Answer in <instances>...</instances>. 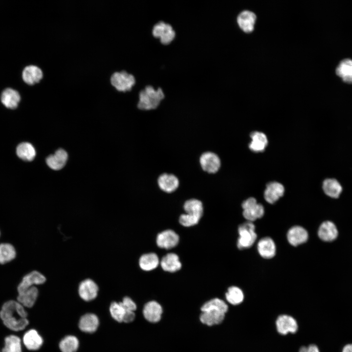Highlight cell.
Returning a JSON list of instances; mask_svg holds the SVG:
<instances>
[{
  "mask_svg": "<svg viewBox=\"0 0 352 352\" xmlns=\"http://www.w3.org/2000/svg\"><path fill=\"white\" fill-rule=\"evenodd\" d=\"M27 315L24 307L15 300L5 302L0 311V317L3 324L15 331L22 330L27 326Z\"/></svg>",
  "mask_w": 352,
  "mask_h": 352,
  "instance_id": "6da1fadb",
  "label": "cell"
},
{
  "mask_svg": "<svg viewBox=\"0 0 352 352\" xmlns=\"http://www.w3.org/2000/svg\"><path fill=\"white\" fill-rule=\"evenodd\" d=\"M200 310V322L208 326H212L222 322L228 307L222 300L215 298L205 302L201 306Z\"/></svg>",
  "mask_w": 352,
  "mask_h": 352,
  "instance_id": "7a4b0ae2",
  "label": "cell"
},
{
  "mask_svg": "<svg viewBox=\"0 0 352 352\" xmlns=\"http://www.w3.org/2000/svg\"><path fill=\"white\" fill-rule=\"evenodd\" d=\"M164 97L161 88L156 90L153 87L148 86L139 93L137 109L144 111L155 110L160 106Z\"/></svg>",
  "mask_w": 352,
  "mask_h": 352,
  "instance_id": "3957f363",
  "label": "cell"
},
{
  "mask_svg": "<svg viewBox=\"0 0 352 352\" xmlns=\"http://www.w3.org/2000/svg\"><path fill=\"white\" fill-rule=\"evenodd\" d=\"M110 85L117 91L126 92L132 90L135 83L133 75L123 70L113 72L110 77Z\"/></svg>",
  "mask_w": 352,
  "mask_h": 352,
  "instance_id": "277c9868",
  "label": "cell"
},
{
  "mask_svg": "<svg viewBox=\"0 0 352 352\" xmlns=\"http://www.w3.org/2000/svg\"><path fill=\"white\" fill-rule=\"evenodd\" d=\"M255 226L252 222L247 221L241 224L238 227L239 237L237 241V246L240 249H244L251 247L257 239Z\"/></svg>",
  "mask_w": 352,
  "mask_h": 352,
  "instance_id": "5b68a950",
  "label": "cell"
},
{
  "mask_svg": "<svg viewBox=\"0 0 352 352\" xmlns=\"http://www.w3.org/2000/svg\"><path fill=\"white\" fill-rule=\"evenodd\" d=\"M199 164L204 172L209 175H215L220 171L222 163L218 154L212 151H206L200 154Z\"/></svg>",
  "mask_w": 352,
  "mask_h": 352,
  "instance_id": "8992f818",
  "label": "cell"
},
{
  "mask_svg": "<svg viewBox=\"0 0 352 352\" xmlns=\"http://www.w3.org/2000/svg\"><path fill=\"white\" fill-rule=\"evenodd\" d=\"M99 286L92 279L87 278L78 284L77 292L80 298L84 301L90 302L95 300L98 295Z\"/></svg>",
  "mask_w": 352,
  "mask_h": 352,
  "instance_id": "52a82bcc",
  "label": "cell"
},
{
  "mask_svg": "<svg viewBox=\"0 0 352 352\" xmlns=\"http://www.w3.org/2000/svg\"><path fill=\"white\" fill-rule=\"evenodd\" d=\"M243 216L248 221L252 222L261 218L264 215V206L258 203L253 197L245 200L242 203Z\"/></svg>",
  "mask_w": 352,
  "mask_h": 352,
  "instance_id": "ba28073f",
  "label": "cell"
},
{
  "mask_svg": "<svg viewBox=\"0 0 352 352\" xmlns=\"http://www.w3.org/2000/svg\"><path fill=\"white\" fill-rule=\"evenodd\" d=\"M46 280V277L42 272L33 270L23 277L17 287L18 292H22L33 286L43 285Z\"/></svg>",
  "mask_w": 352,
  "mask_h": 352,
  "instance_id": "9c48e42d",
  "label": "cell"
},
{
  "mask_svg": "<svg viewBox=\"0 0 352 352\" xmlns=\"http://www.w3.org/2000/svg\"><path fill=\"white\" fill-rule=\"evenodd\" d=\"M157 184L159 190L167 194L176 192L180 185L179 178L175 175L164 173L157 179Z\"/></svg>",
  "mask_w": 352,
  "mask_h": 352,
  "instance_id": "30bf717a",
  "label": "cell"
},
{
  "mask_svg": "<svg viewBox=\"0 0 352 352\" xmlns=\"http://www.w3.org/2000/svg\"><path fill=\"white\" fill-rule=\"evenodd\" d=\"M275 325L278 332L284 335L289 333H294L298 328L296 320L287 314L279 315L276 320Z\"/></svg>",
  "mask_w": 352,
  "mask_h": 352,
  "instance_id": "8fae6325",
  "label": "cell"
},
{
  "mask_svg": "<svg viewBox=\"0 0 352 352\" xmlns=\"http://www.w3.org/2000/svg\"><path fill=\"white\" fill-rule=\"evenodd\" d=\"M153 34L154 37L159 38L161 43L164 44H170L176 35L172 26L163 22H159L154 25Z\"/></svg>",
  "mask_w": 352,
  "mask_h": 352,
  "instance_id": "7c38bea8",
  "label": "cell"
},
{
  "mask_svg": "<svg viewBox=\"0 0 352 352\" xmlns=\"http://www.w3.org/2000/svg\"><path fill=\"white\" fill-rule=\"evenodd\" d=\"M142 312L144 317L147 321L150 323H155L160 320L163 309L158 302L151 301L145 304Z\"/></svg>",
  "mask_w": 352,
  "mask_h": 352,
  "instance_id": "4fadbf2b",
  "label": "cell"
},
{
  "mask_svg": "<svg viewBox=\"0 0 352 352\" xmlns=\"http://www.w3.org/2000/svg\"><path fill=\"white\" fill-rule=\"evenodd\" d=\"M317 234L318 237L322 241L325 242H332L337 238L338 230L333 222L326 220L321 224Z\"/></svg>",
  "mask_w": 352,
  "mask_h": 352,
  "instance_id": "5bb4252c",
  "label": "cell"
},
{
  "mask_svg": "<svg viewBox=\"0 0 352 352\" xmlns=\"http://www.w3.org/2000/svg\"><path fill=\"white\" fill-rule=\"evenodd\" d=\"M179 239L178 235L174 231L166 230L157 235L156 244L160 248L169 249L178 244Z\"/></svg>",
  "mask_w": 352,
  "mask_h": 352,
  "instance_id": "9a60e30c",
  "label": "cell"
},
{
  "mask_svg": "<svg viewBox=\"0 0 352 352\" xmlns=\"http://www.w3.org/2000/svg\"><path fill=\"white\" fill-rule=\"evenodd\" d=\"M44 77L43 70L39 66L30 65L25 66L22 72L23 81L28 85L39 83Z\"/></svg>",
  "mask_w": 352,
  "mask_h": 352,
  "instance_id": "2e32d148",
  "label": "cell"
},
{
  "mask_svg": "<svg viewBox=\"0 0 352 352\" xmlns=\"http://www.w3.org/2000/svg\"><path fill=\"white\" fill-rule=\"evenodd\" d=\"M287 240L292 246H296L305 243L308 239V231L300 226L291 227L287 233Z\"/></svg>",
  "mask_w": 352,
  "mask_h": 352,
  "instance_id": "e0dca14e",
  "label": "cell"
},
{
  "mask_svg": "<svg viewBox=\"0 0 352 352\" xmlns=\"http://www.w3.org/2000/svg\"><path fill=\"white\" fill-rule=\"evenodd\" d=\"M285 188L280 183L272 181L266 185L264 198L269 203L273 204L284 194Z\"/></svg>",
  "mask_w": 352,
  "mask_h": 352,
  "instance_id": "ac0fdd59",
  "label": "cell"
},
{
  "mask_svg": "<svg viewBox=\"0 0 352 352\" xmlns=\"http://www.w3.org/2000/svg\"><path fill=\"white\" fill-rule=\"evenodd\" d=\"M20 93L12 88H7L1 93L0 101L6 108L14 110L16 109L21 101Z\"/></svg>",
  "mask_w": 352,
  "mask_h": 352,
  "instance_id": "d6986e66",
  "label": "cell"
},
{
  "mask_svg": "<svg viewBox=\"0 0 352 352\" xmlns=\"http://www.w3.org/2000/svg\"><path fill=\"white\" fill-rule=\"evenodd\" d=\"M257 250L260 256L264 259H271L276 254V245L270 237L262 238L258 242Z\"/></svg>",
  "mask_w": 352,
  "mask_h": 352,
  "instance_id": "ffe728a7",
  "label": "cell"
},
{
  "mask_svg": "<svg viewBox=\"0 0 352 352\" xmlns=\"http://www.w3.org/2000/svg\"><path fill=\"white\" fill-rule=\"evenodd\" d=\"M22 341L25 347L30 351L39 350L43 344L42 337L34 329L26 331L23 336Z\"/></svg>",
  "mask_w": 352,
  "mask_h": 352,
  "instance_id": "44dd1931",
  "label": "cell"
},
{
  "mask_svg": "<svg viewBox=\"0 0 352 352\" xmlns=\"http://www.w3.org/2000/svg\"><path fill=\"white\" fill-rule=\"evenodd\" d=\"M39 295V288L36 286H33L18 293L17 299L24 307L30 308L35 304Z\"/></svg>",
  "mask_w": 352,
  "mask_h": 352,
  "instance_id": "7402d4cb",
  "label": "cell"
},
{
  "mask_svg": "<svg viewBox=\"0 0 352 352\" xmlns=\"http://www.w3.org/2000/svg\"><path fill=\"white\" fill-rule=\"evenodd\" d=\"M99 324L98 317L93 313H88L81 317L79 322V327L83 332L93 333L97 330Z\"/></svg>",
  "mask_w": 352,
  "mask_h": 352,
  "instance_id": "603a6c76",
  "label": "cell"
},
{
  "mask_svg": "<svg viewBox=\"0 0 352 352\" xmlns=\"http://www.w3.org/2000/svg\"><path fill=\"white\" fill-rule=\"evenodd\" d=\"M68 155L63 149H60L54 154L49 155L46 159V162L49 168L54 170H59L66 165Z\"/></svg>",
  "mask_w": 352,
  "mask_h": 352,
  "instance_id": "cb8c5ba5",
  "label": "cell"
},
{
  "mask_svg": "<svg viewBox=\"0 0 352 352\" xmlns=\"http://www.w3.org/2000/svg\"><path fill=\"white\" fill-rule=\"evenodd\" d=\"M256 19V16L253 12L245 10L239 14L237 17V22L244 32L249 33L253 30Z\"/></svg>",
  "mask_w": 352,
  "mask_h": 352,
  "instance_id": "d4e9b609",
  "label": "cell"
},
{
  "mask_svg": "<svg viewBox=\"0 0 352 352\" xmlns=\"http://www.w3.org/2000/svg\"><path fill=\"white\" fill-rule=\"evenodd\" d=\"M322 189L327 196L332 198H338L343 191L340 183L333 178L325 179L322 183Z\"/></svg>",
  "mask_w": 352,
  "mask_h": 352,
  "instance_id": "484cf974",
  "label": "cell"
},
{
  "mask_svg": "<svg viewBox=\"0 0 352 352\" xmlns=\"http://www.w3.org/2000/svg\"><path fill=\"white\" fill-rule=\"evenodd\" d=\"M185 214L200 219L203 213L202 202L196 198H190L186 200L183 204Z\"/></svg>",
  "mask_w": 352,
  "mask_h": 352,
  "instance_id": "4316f807",
  "label": "cell"
},
{
  "mask_svg": "<svg viewBox=\"0 0 352 352\" xmlns=\"http://www.w3.org/2000/svg\"><path fill=\"white\" fill-rule=\"evenodd\" d=\"M160 265L163 270L169 272H175L181 267L178 255L174 253H168L163 257Z\"/></svg>",
  "mask_w": 352,
  "mask_h": 352,
  "instance_id": "83f0119b",
  "label": "cell"
},
{
  "mask_svg": "<svg viewBox=\"0 0 352 352\" xmlns=\"http://www.w3.org/2000/svg\"><path fill=\"white\" fill-rule=\"evenodd\" d=\"M251 141L249 144L250 150L254 152H263L268 143L266 135L262 132H253L250 134Z\"/></svg>",
  "mask_w": 352,
  "mask_h": 352,
  "instance_id": "f1b7e54d",
  "label": "cell"
},
{
  "mask_svg": "<svg viewBox=\"0 0 352 352\" xmlns=\"http://www.w3.org/2000/svg\"><path fill=\"white\" fill-rule=\"evenodd\" d=\"M16 153L18 157L24 161H32L36 154L34 147L28 142H22L18 144Z\"/></svg>",
  "mask_w": 352,
  "mask_h": 352,
  "instance_id": "f546056e",
  "label": "cell"
},
{
  "mask_svg": "<svg viewBox=\"0 0 352 352\" xmlns=\"http://www.w3.org/2000/svg\"><path fill=\"white\" fill-rule=\"evenodd\" d=\"M336 73L344 82L352 84V59L342 60L336 67Z\"/></svg>",
  "mask_w": 352,
  "mask_h": 352,
  "instance_id": "4dcf8cb0",
  "label": "cell"
},
{
  "mask_svg": "<svg viewBox=\"0 0 352 352\" xmlns=\"http://www.w3.org/2000/svg\"><path fill=\"white\" fill-rule=\"evenodd\" d=\"M159 263V258L154 253L144 254L140 257L138 261L139 267L145 271H150L156 268Z\"/></svg>",
  "mask_w": 352,
  "mask_h": 352,
  "instance_id": "1f68e13d",
  "label": "cell"
},
{
  "mask_svg": "<svg viewBox=\"0 0 352 352\" xmlns=\"http://www.w3.org/2000/svg\"><path fill=\"white\" fill-rule=\"evenodd\" d=\"M226 301L232 305H238L241 304L244 299V294L242 290L238 286L229 287L225 293Z\"/></svg>",
  "mask_w": 352,
  "mask_h": 352,
  "instance_id": "d6a6232c",
  "label": "cell"
},
{
  "mask_svg": "<svg viewBox=\"0 0 352 352\" xmlns=\"http://www.w3.org/2000/svg\"><path fill=\"white\" fill-rule=\"evenodd\" d=\"M79 345L78 338L74 335H67L63 338L59 343L62 352H76Z\"/></svg>",
  "mask_w": 352,
  "mask_h": 352,
  "instance_id": "836d02e7",
  "label": "cell"
},
{
  "mask_svg": "<svg viewBox=\"0 0 352 352\" xmlns=\"http://www.w3.org/2000/svg\"><path fill=\"white\" fill-rule=\"evenodd\" d=\"M16 256L14 246L9 243L0 244V264H5L13 260Z\"/></svg>",
  "mask_w": 352,
  "mask_h": 352,
  "instance_id": "e575fe53",
  "label": "cell"
},
{
  "mask_svg": "<svg viewBox=\"0 0 352 352\" xmlns=\"http://www.w3.org/2000/svg\"><path fill=\"white\" fill-rule=\"evenodd\" d=\"M2 352H22L21 339L15 335L6 336Z\"/></svg>",
  "mask_w": 352,
  "mask_h": 352,
  "instance_id": "d590c367",
  "label": "cell"
},
{
  "mask_svg": "<svg viewBox=\"0 0 352 352\" xmlns=\"http://www.w3.org/2000/svg\"><path fill=\"white\" fill-rule=\"evenodd\" d=\"M110 311L111 317L118 322H123V319L126 313V309L120 302L113 301L110 306Z\"/></svg>",
  "mask_w": 352,
  "mask_h": 352,
  "instance_id": "8d00e7d4",
  "label": "cell"
},
{
  "mask_svg": "<svg viewBox=\"0 0 352 352\" xmlns=\"http://www.w3.org/2000/svg\"><path fill=\"white\" fill-rule=\"evenodd\" d=\"M200 219L187 215L182 214L180 215L179 219V223L183 226L190 227L197 224L199 221Z\"/></svg>",
  "mask_w": 352,
  "mask_h": 352,
  "instance_id": "74e56055",
  "label": "cell"
},
{
  "mask_svg": "<svg viewBox=\"0 0 352 352\" xmlns=\"http://www.w3.org/2000/svg\"><path fill=\"white\" fill-rule=\"evenodd\" d=\"M120 302L126 310L134 311L136 309L137 306L135 303L129 296L123 297Z\"/></svg>",
  "mask_w": 352,
  "mask_h": 352,
  "instance_id": "f35d334b",
  "label": "cell"
},
{
  "mask_svg": "<svg viewBox=\"0 0 352 352\" xmlns=\"http://www.w3.org/2000/svg\"><path fill=\"white\" fill-rule=\"evenodd\" d=\"M135 318L134 311L126 310L123 319V322L129 323L132 322Z\"/></svg>",
  "mask_w": 352,
  "mask_h": 352,
  "instance_id": "ab89813d",
  "label": "cell"
},
{
  "mask_svg": "<svg viewBox=\"0 0 352 352\" xmlns=\"http://www.w3.org/2000/svg\"><path fill=\"white\" fill-rule=\"evenodd\" d=\"M299 352H320L317 346L314 344H311L308 346L302 347Z\"/></svg>",
  "mask_w": 352,
  "mask_h": 352,
  "instance_id": "60d3db41",
  "label": "cell"
},
{
  "mask_svg": "<svg viewBox=\"0 0 352 352\" xmlns=\"http://www.w3.org/2000/svg\"><path fill=\"white\" fill-rule=\"evenodd\" d=\"M342 352H352V344L346 345L344 347Z\"/></svg>",
  "mask_w": 352,
  "mask_h": 352,
  "instance_id": "b9f144b4",
  "label": "cell"
},
{
  "mask_svg": "<svg viewBox=\"0 0 352 352\" xmlns=\"http://www.w3.org/2000/svg\"></svg>",
  "mask_w": 352,
  "mask_h": 352,
  "instance_id": "7bdbcfd3",
  "label": "cell"
}]
</instances>
